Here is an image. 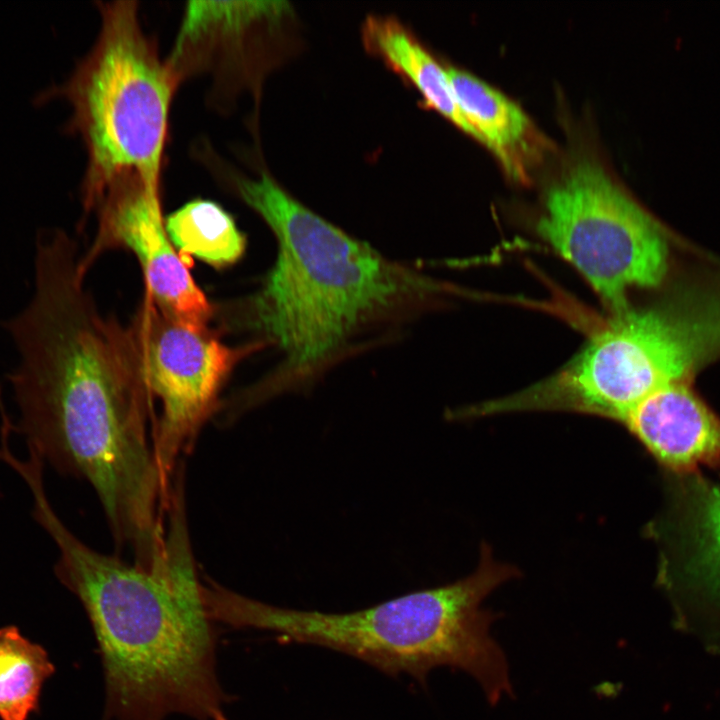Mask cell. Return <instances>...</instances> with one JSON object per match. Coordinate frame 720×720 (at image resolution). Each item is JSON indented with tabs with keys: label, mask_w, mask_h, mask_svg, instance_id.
Segmentation results:
<instances>
[{
	"label": "cell",
	"mask_w": 720,
	"mask_h": 720,
	"mask_svg": "<svg viewBox=\"0 0 720 720\" xmlns=\"http://www.w3.org/2000/svg\"><path fill=\"white\" fill-rule=\"evenodd\" d=\"M91 214L95 215L97 226L89 249L79 257L82 277L104 253L129 250L140 264L145 292L165 314L197 331L211 328L217 308L170 242L162 213L161 189L139 182L113 186L95 202Z\"/></svg>",
	"instance_id": "cell-9"
},
{
	"label": "cell",
	"mask_w": 720,
	"mask_h": 720,
	"mask_svg": "<svg viewBox=\"0 0 720 720\" xmlns=\"http://www.w3.org/2000/svg\"><path fill=\"white\" fill-rule=\"evenodd\" d=\"M623 424L669 473L720 468V418L689 382L658 389Z\"/></svg>",
	"instance_id": "cell-11"
},
{
	"label": "cell",
	"mask_w": 720,
	"mask_h": 720,
	"mask_svg": "<svg viewBox=\"0 0 720 720\" xmlns=\"http://www.w3.org/2000/svg\"><path fill=\"white\" fill-rule=\"evenodd\" d=\"M536 230L616 313L631 288L666 276L662 227L594 160L574 161L548 187Z\"/></svg>",
	"instance_id": "cell-6"
},
{
	"label": "cell",
	"mask_w": 720,
	"mask_h": 720,
	"mask_svg": "<svg viewBox=\"0 0 720 720\" xmlns=\"http://www.w3.org/2000/svg\"><path fill=\"white\" fill-rule=\"evenodd\" d=\"M363 39L370 51L381 56L419 90L426 104L480 141L457 103L446 67L399 21L370 16L363 25Z\"/></svg>",
	"instance_id": "cell-13"
},
{
	"label": "cell",
	"mask_w": 720,
	"mask_h": 720,
	"mask_svg": "<svg viewBox=\"0 0 720 720\" xmlns=\"http://www.w3.org/2000/svg\"><path fill=\"white\" fill-rule=\"evenodd\" d=\"M130 324L150 397L160 401L153 451L161 476L171 487L179 456L191 449L204 424L217 414L221 390L232 371L270 344L257 338L227 345L217 329L197 331L178 323L146 292Z\"/></svg>",
	"instance_id": "cell-7"
},
{
	"label": "cell",
	"mask_w": 720,
	"mask_h": 720,
	"mask_svg": "<svg viewBox=\"0 0 720 720\" xmlns=\"http://www.w3.org/2000/svg\"><path fill=\"white\" fill-rule=\"evenodd\" d=\"M457 103L471 126L515 181L527 182L547 147L528 115L514 101L475 75L446 67Z\"/></svg>",
	"instance_id": "cell-12"
},
{
	"label": "cell",
	"mask_w": 720,
	"mask_h": 720,
	"mask_svg": "<svg viewBox=\"0 0 720 720\" xmlns=\"http://www.w3.org/2000/svg\"><path fill=\"white\" fill-rule=\"evenodd\" d=\"M290 8L283 1H190L169 56L178 86L190 78L210 79L215 102L232 101L255 90L268 64L264 38L279 27Z\"/></svg>",
	"instance_id": "cell-10"
},
{
	"label": "cell",
	"mask_w": 720,
	"mask_h": 720,
	"mask_svg": "<svg viewBox=\"0 0 720 720\" xmlns=\"http://www.w3.org/2000/svg\"><path fill=\"white\" fill-rule=\"evenodd\" d=\"M666 505L650 528L658 583L677 624L720 653V479L700 470L668 478Z\"/></svg>",
	"instance_id": "cell-8"
},
{
	"label": "cell",
	"mask_w": 720,
	"mask_h": 720,
	"mask_svg": "<svg viewBox=\"0 0 720 720\" xmlns=\"http://www.w3.org/2000/svg\"><path fill=\"white\" fill-rule=\"evenodd\" d=\"M519 574L517 568L495 561L483 543L478 567L469 576L366 609H286L220 587L211 597L210 612L215 621L333 649L389 674L405 672L422 680L438 666L460 669L478 682L489 704L496 705L514 693L506 655L490 633L499 616L482 602Z\"/></svg>",
	"instance_id": "cell-4"
},
{
	"label": "cell",
	"mask_w": 720,
	"mask_h": 720,
	"mask_svg": "<svg viewBox=\"0 0 720 720\" xmlns=\"http://www.w3.org/2000/svg\"><path fill=\"white\" fill-rule=\"evenodd\" d=\"M78 261L70 237L38 240L32 298L3 324L19 353L8 375L17 430L44 464L91 485L116 545L145 565L164 548L172 487L150 440L153 401L133 328L99 310Z\"/></svg>",
	"instance_id": "cell-1"
},
{
	"label": "cell",
	"mask_w": 720,
	"mask_h": 720,
	"mask_svg": "<svg viewBox=\"0 0 720 720\" xmlns=\"http://www.w3.org/2000/svg\"><path fill=\"white\" fill-rule=\"evenodd\" d=\"M55 668L47 651L15 626L0 628V720H28L39 710Z\"/></svg>",
	"instance_id": "cell-15"
},
{
	"label": "cell",
	"mask_w": 720,
	"mask_h": 720,
	"mask_svg": "<svg viewBox=\"0 0 720 720\" xmlns=\"http://www.w3.org/2000/svg\"><path fill=\"white\" fill-rule=\"evenodd\" d=\"M165 228L179 256L191 266L197 258L221 270L236 264L247 247L246 235L218 203L193 199L165 218Z\"/></svg>",
	"instance_id": "cell-14"
},
{
	"label": "cell",
	"mask_w": 720,
	"mask_h": 720,
	"mask_svg": "<svg viewBox=\"0 0 720 720\" xmlns=\"http://www.w3.org/2000/svg\"><path fill=\"white\" fill-rule=\"evenodd\" d=\"M34 519L59 550L57 578L82 603L102 654L106 713L163 720L220 718L215 642L189 536L184 483L171 491L166 552L147 569L93 550L53 510L43 481L28 484Z\"/></svg>",
	"instance_id": "cell-3"
},
{
	"label": "cell",
	"mask_w": 720,
	"mask_h": 720,
	"mask_svg": "<svg viewBox=\"0 0 720 720\" xmlns=\"http://www.w3.org/2000/svg\"><path fill=\"white\" fill-rule=\"evenodd\" d=\"M232 178L277 243L273 266L240 305L242 327L281 352L273 369L226 400L233 418L276 397L312 390L339 364L392 342L449 293L442 281L333 225L266 171Z\"/></svg>",
	"instance_id": "cell-2"
},
{
	"label": "cell",
	"mask_w": 720,
	"mask_h": 720,
	"mask_svg": "<svg viewBox=\"0 0 720 720\" xmlns=\"http://www.w3.org/2000/svg\"><path fill=\"white\" fill-rule=\"evenodd\" d=\"M100 30L69 77L39 91L37 106L63 98L64 131L81 138L87 165L84 218L109 188L136 181L161 189L173 96L179 87L140 22L135 1L97 2Z\"/></svg>",
	"instance_id": "cell-5"
}]
</instances>
